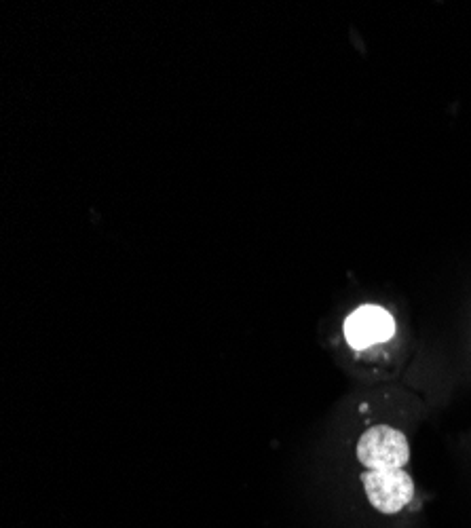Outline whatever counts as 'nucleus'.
<instances>
[{"label": "nucleus", "mask_w": 471, "mask_h": 528, "mask_svg": "<svg viewBox=\"0 0 471 528\" xmlns=\"http://www.w3.org/2000/svg\"><path fill=\"white\" fill-rule=\"evenodd\" d=\"M357 459L370 469H404L410 459V446L402 431L376 425L357 442Z\"/></svg>", "instance_id": "f257e3e1"}, {"label": "nucleus", "mask_w": 471, "mask_h": 528, "mask_svg": "<svg viewBox=\"0 0 471 528\" xmlns=\"http://www.w3.org/2000/svg\"><path fill=\"white\" fill-rule=\"evenodd\" d=\"M368 501L383 514H398L414 497V482L404 469H370L362 476Z\"/></svg>", "instance_id": "f03ea898"}, {"label": "nucleus", "mask_w": 471, "mask_h": 528, "mask_svg": "<svg viewBox=\"0 0 471 528\" xmlns=\"http://www.w3.org/2000/svg\"><path fill=\"white\" fill-rule=\"evenodd\" d=\"M395 334V322L389 311L379 305H364L353 311L345 322L347 343L362 351L379 343H387Z\"/></svg>", "instance_id": "7ed1b4c3"}]
</instances>
